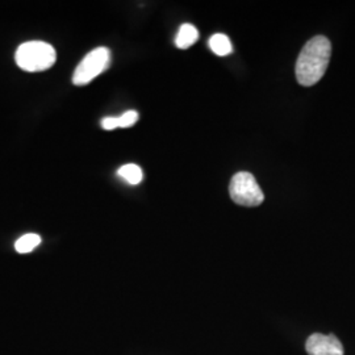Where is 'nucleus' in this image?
<instances>
[{"mask_svg":"<svg viewBox=\"0 0 355 355\" xmlns=\"http://www.w3.org/2000/svg\"><path fill=\"white\" fill-rule=\"evenodd\" d=\"M332 54V43L325 36H316L304 45L296 62V79L303 85H316L325 74Z\"/></svg>","mask_w":355,"mask_h":355,"instance_id":"f257e3e1","label":"nucleus"},{"mask_svg":"<svg viewBox=\"0 0 355 355\" xmlns=\"http://www.w3.org/2000/svg\"><path fill=\"white\" fill-rule=\"evenodd\" d=\"M305 350L310 355H343L341 341L333 334L314 333L305 342Z\"/></svg>","mask_w":355,"mask_h":355,"instance_id":"39448f33","label":"nucleus"},{"mask_svg":"<svg viewBox=\"0 0 355 355\" xmlns=\"http://www.w3.org/2000/svg\"><path fill=\"white\" fill-rule=\"evenodd\" d=\"M117 175L121 176L124 181H127L129 185H140L142 178H143L141 168L134 163H128V165L121 166L117 171Z\"/></svg>","mask_w":355,"mask_h":355,"instance_id":"6e6552de","label":"nucleus"},{"mask_svg":"<svg viewBox=\"0 0 355 355\" xmlns=\"http://www.w3.org/2000/svg\"><path fill=\"white\" fill-rule=\"evenodd\" d=\"M210 48L216 56H220V57L229 56L233 50L230 40L227 39V36L223 34V33L213 34L212 37L210 39Z\"/></svg>","mask_w":355,"mask_h":355,"instance_id":"0eeeda50","label":"nucleus"},{"mask_svg":"<svg viewBox=\"0 0 355 355\" xmlns=\"http://www.w3.org/2000/svg\"><path fill=\"white\" fill-rule=\"evenodd\" d=\"M111 62V52L107 48H97L85 56L74 71L72 83L85 85L92 82L101 72L108 69Z\"/></svg>","mask_w":355,"mask_h":355,"instance_id":"20e7f679","label":"nucleus"},{"mask_svg":"<svg viewBox=\"0 0 355 355\" xmlns=\"http://www.w3.org/2000/svg\"><path fill=\"white\" fill-rule=\"evenodd\" d=\"M57 59L54 48L43 41H28L21 43L14 54L16 65L21 70L39 72L50 69Z\"/></svg>","mask_w":355,"mask_h":355,"instance_id":"f03ea898","label":"nucleus"},{"mask_svg":"<svg viewBox=\"0 0 355 355\" xmlns=\"http://www.w3.org/2000/svg\"><path fill=\"white\" fill-rule=\"evenodd\" d=\"M198 39H199L198 29L191 24H183L175 37V45L179 49H187L196 43Z\"/></svg>","mask_w":355,"mask_h":355,"instance_id":"423d86ee","label":"nucleus"},{"mask_svg":"<svg viewBox=\"0 0 355 355\" xmlns=\"http://www.w3.org/2000/svg\"><path fill=\"white\" fill-rule=\"evenodd\" d=\"M101 128L105 130H114L119 128V117H104L101 120Z\"/></svg>","mask_w":355,"mask_h":355,"instance_id":"9b49d317","label":"nucleus"},{"mask_svg":"<svg viewBox=\"0 0 355 355\" xmlns=\"http://www.w3.org/2000/svg\"><path fill=\"white\" fill-rule=\"evenodd\" d=\"M229 195L234 203L243 207H258L263 203L265 194L256 183L253 174L241 171L237 172L229 185Z\"/></svg>","mask_w":355,"mask_h":355,"instance_id":"7ed1b4c3","label":"nucleus"},{"mask_svg":"<svg viewBox=\"0 0 355 355\" xmlns=\"http://www.w3.org/2000/svg\"><path fill=\"white\" fill-rule=\"evenodd\" d=\"M139 120V114L136 111H127L119 117V128H130Z\"/></svg>","mask_w":355,"mask_h":355,"instance_id":"9d476101","label":"nucleus"},{"mask_svg":"<svg viewBox=\"0 0 355 355\" xmlns=\"http://www.w3.org/2000/svg\"><path fill=\"white\" fill-rule=\"evenodd\" d=\"M40 243H41V237L39 234L29 233L14 242V249L20 254H27V253L33 252Z\"/></svg>","mask_w":355,"mask_h":355,"instance_id":"1a4fd4ad","label":"nucleus"}]
</instances>
